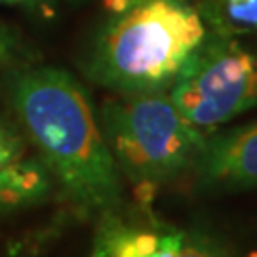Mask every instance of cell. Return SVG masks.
I'll list each match as a JSON object with an SVG mask.
<instances>
[{
	"instance_id": "obj_1",
	"label": "cell",
	"mask_w": 257,
	"mask_h": 257,
	"mask_svg": "<svg viewBox=\"0 0 257 257\" xmlns=\"http://www.w3.org/2000/svg\"><path fill=\"white\" fill-rule=\"evenodd\" d=\"M6 92L74 210L95 217L120 210V172L80 82L63 69L29 63L10 69Z\"/></svg>"
},
{
	"instance_id": "obj_8",
	"label": "cell",
	"mask_w": 257,
	"mask_h": 257,
	"mask_svg": "<svg viewBox=\"0 0 257 257\" xmlns=\"http://www.w3.org/2000/svg\"><path fill=\"white\" fill-rule=\"evenodd\" d=\"M196 10L210 33L230 38L257 33V0H200Z\"/></svg>"
},
{
	"instance_id": "obj_5",
	"label": "cell",
	"mask_w": 257,
	"mask_h": 257,
	"mask_svg": "<svg viewBox=\"0 0 257 257\" xmlns=\"http://www.w3.org/2000/svg\"><path fill=\"white\" fill-rule=\"evenodd\" d=\"M90 257H177L185 230L149 215L126 217L120 210L97 217Z\"/></svg>"
},
{
	"instance_id": "obj_7",
	"label": "cell",
	"mask_w": 257,
	"mask_h": 257,
	"mask_svg": "<svg viewBox=\"0 0 257 257\" xmlns=\"http://www.w3.org/2000/svg\"><path fill=\"white\" fill-rule=\"evenodd\" d=\"M50 172L42 160H18L0 170V208H18L48 193Z\"/></svg>"
},
{
	"instance_id": "obj_12",
	"label": "cell",
	"mask_w": 257,
	"mask_h": 257,
	"mask_svg": "<svg viewBox=\"0 0 257 257\" xmlns=\"http://www.w3.org/2000/svg\"><path fill=\"white\" fill-rule=\"evenodd\" d=\"M31 2H38V0H0V4H31Z\"/></svg>"
},
{
	"instance_id": "obj_3",
	"label": "cell",
	"mask_w": 257,
	"mask_h": 257,
	"mask_svg": "<svg viewBox=\"0 0 257 257\" xmlns=\"http://www.w3.org/2000/svg\"><path fill=\"white\" fill-rule=\"evenodd\" d=\"M99 126L120 174L134 185L156 189L191 170L208 139L206 132L185 118L168 92L107 101Z\"/></svg>"
},
{
	"instance_id": "obj_4",
	"label": "cell",
	"mask_w": 257,
	"mask_h": 257,
	"mask_svg": "<svg viewBox=\"0 0 257 257\" xmlns=\"http://www.w3.org/2000/svg\"><path fill=\"white\" fill-rule=\"evenodd\" d=\"M168 93L202 132L225 124L257 105V52L208 31Z\"/></svg>"
},
{
	"instance_id": "obj_10",
	"label": "cell",
	"mask_w": 257,
	"mask_h": 257,
	"mask_svg": "<svg viewBox=\"0 0 257 257\" xmlns=\"http://www.w3.org/2000/svg\"><path fill=\"white\" fill-rule=\"evenodd\" d=\"M177 257H225L215 244H211L208 238L200 234L185 232L183 246L179 249Z\"/></svg>"
},
{
	"instance_id": "obj_9",
	"label": "cell",
	"mask_w": 257,
	"mask_h": 257,
	"mask_svg": "<svg viewBox=\"0 0 257 257\" xmlns=\"http://www.w3.org/2000/svg\"><path fill=\"white\" fill-rule=\"evenodd\" d=\"M33 55L27 44L12 31L0 23V67L6 69H16L21 65L33 63Z\"/></svg>"
},
{
	"instance_id": "obj_2",
	"label": "cell",
	"mask_w": 257,
	"mask_h": 257,
	"mask_svg": "<svg viewBox=\"0 0 257 257\" xmlns=\"http://www.w3.org/2000/svg\"><path fill=\"white\" fill-rule=\"evenodd\" d=\"M88 74L118 95L170 92L208 29L187 0H103Z\"/></svg>"
},
{
	"instance_id": "obj_6",
	"label": "cell",
	"mask_w": 257,
	"mask_h": 257,
	"mask_svg": "<svg viewBox=\"0 0 257 257\" xmlns=\"http://www.w3.org/2000/svg\"><path fill=\"white\" fill-rule=\"evenodd\" d=\"M191 170L206 187H257V122L208 136Z\"/></svg>"
},
{
	"instance_id": "obj_11",
	"label": "cell",
	"mask_w": 257,
	"mask_h": 257,
	"mask_svg": "<svg viewBox=\"0 0 257 257\" xmlns=\"http://www.w3.org/2000/svg\"><path fill=\"white\" fill-rule=\"evenodd\" d=\"M21 156V139L0 120V170L18 162Z\"/></svg>"
}]
</instances>
